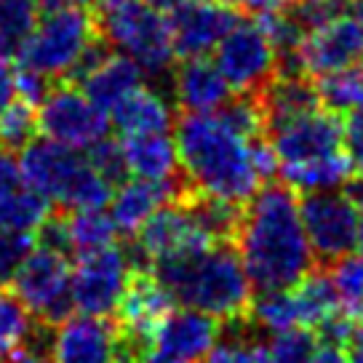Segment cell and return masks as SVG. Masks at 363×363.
Returning a JSON list of instances; mask_svg holds the SVG:
<instances>
[{"instance_id":"cell-1","label":"cell","mask_w":363,"mask_h":363,"mask_svg":"<svg viewBox=\"0 0 363 363\" xmlns=\"http://www.w3.org/2000/svg\"><path fill=\"white\" fill-rule=\"evenodd\" d=\"M182 171L193 195L243 206L278 174L281 160L262 136H246L219 113H187L177 125Z\"/></svg>"},{"instance_id":"cell-2","label":"cell","mask_w":363,"mask_h":363,"mask_svg":"<svg viewBox=\"0 0 363 363\" xmlns=\"http://www.w3.org/2000/svg\"><path fill=\"white\" fill-rule=\"evenodd\" d=\"M235 249L249 272L254 291L291 289L315 267L307 240L302 206L289 184H262L240 211Z\"/></svg>"},{"instance_id":"cell-3","label":"cell","mask_w":363,"mask_h":363,"mask_svg":"<svg viewBox=\"0 0 363 363\" xmlns=\"http://www.w3.org/2000/svg\"><path fill=\"white\" fill-rule=\"evenodd\" d=\"M152 272L174 294L177 305L203 310L227 323L249 315L254 284L230 240L152 262Z\"/></svg>"},{"instance_id":"cell-4","label":"cell","mask_w":363,"mask_h":363,"mask_svg":"<svg viewBox=\"0 0 363 363\" xmlns=\"http://www.w3.org/2000/svg\"><path fill=\"white\" fill-rule=\"evenodd\" d=\"M24 179L48 201L62 203L69 211L78 208H104L113 201V182L104 179L80 150L67 147L57 139H33L22 150Z\"/></svg>"},{"instance_id":"cell-5","label":"cell","mask_w":363,"mask_h":363,"mask_svg":"<svg viewBox=\"0 0 363 363\" xmlns=\"http://www.w3.org/2000/svg\"><path fill=\"white\" fill-rule=\"evenodd\" d=\"M96 43V22L83 3L43 9L35 27L16 45L19 65L45 78L75 75L78 65Z\"/></svg>"},{"instance_id":"cell-6","label":"cell","mask_w":363,"mask_h":363,"mask_svg":"<svg viewBox=\"0 0 363 363\" xmlns=\"http://www.w3.org/2000/svg\"><path fill=\"white\" fill-rule=\"evenodd\" d=\"M102 35L115 51L134 59L147 75L169 72L171 62L177 57L171 19L152 3L134 0L118 9H107L102 19Z\"/></svg>"},{"instance_id":"cell-7","label":"cell","mask_w":363,"mask_h":363,"mask_svg":"<svg viewBox=\"0 0 363 363\" xmlns=\"http://www.w3.org/2000/svg\"><path fill=\"white\" fill-rule=\"evenodd\" d=\"M219 243L214 233L203 225L190 198L160 206L145 225L136 230V240L128 246V257L136 272L147 270V264L166 257L193 254Z\"/></svg>"},{"instance_id":"cell-8","label":"cell","mask_w":363,"mask_h":363,"mask_svg":"<svg viewBox=\"0 0 363 363\" xmlns=\"http://www.w3.org/2000/svg\"><path fill=\"white\" fill-rule=\"evenodd\" d=\"M13 291L30 315L40 323L57 326L75 310L72 302V267L67 254L40 246L30 254L19 275L13 278Z\"/></svg>"},{"instance_id":"cell-9","label":"cell","mask_w":363,"mask_h":363,"mask_svg":"<svg viewBox=\"0 0 363 363\" xmlns=\"http://www.w3.org/2000/svg\"><path fill=\"white\" fill-rule=\"evenodd\" d=\"M38 131L67 147L89 150L107 136L110 118L83 89L62 83L38 104Z\"/></svg>"},{"instance_id":"cell-10","label":"cell","mask_w":363,"mask_h":363,"mask_svg":"<svg viewBox=\"0 0 363 363\" xmlns=\"http://www.w3.org/2000/svg\"><path fill=\"white\" fill-rule=\"evenodd\" d=\"M136 267L128 251L118 246L80 254L72 270V302L86 315H113L123 302Z\"/></svg>"},{"instance_id":"cell-11","label":"cell","mask_w":363,"mask_h":363,"mask_svg":"<svg viewBox=\"0 0 363 363\" xmlns=\"http://www.w3.org/2000/svg\"><path fill=\"white\" fill-rule=\"evenodd\" d=\"M302 206L307 240L313 246L315 259L337 262L355 249L358 238V216L361 206L345 190H320L307 193Z\"/></svg>"},{"instance_id":"cell-12","label":"cell","mask_w":363,"mask_h":363,"mask_svg":"<svg viewBox=\"0 0 363 363\" xmlns=\"http://www.w3.org/2000/svg\"><path fill=\"white\" fill-rule=\"evenodd\" d=\"M214 62L238 94H259L278 75V51L259 24H235L216 45Z\"/></svg>"},{"instance_id":"cell-13","label":"cell","mask_w":363,"mask_h":363,"mask_svg":"<svg viewBox=\"0 0 363 363\" xmlns=\"http://www.w3.org/2000/svg\"><path fill=\"white\" fill-rule=\"evenodd\" d=\"M123 331L107 315H67L51 331L48 363H121Z\"/></svg>"},{"instance_id":"cell-14","label":"cell","mask_w":363,"mask_h":363,"mask_svg":"<svg viewBox=\"0 0 363 363\" xmlns=\"http://www.w3.org/2000/svg\"><path fill=\"white\" fill-rule=\"evenodd\" d=\"M270 131V145L278 152L281 166L313 160L345 147V123L340 113L329 107H318L284 123H275Z\"/></svg>"},{"instance_id":"cell-15","label":"cell","mask_w":363,"mask_h":363,"mask_svg":"<svg viewBox=\"0 0 363 363\" xmlns=\"http://www.w3.org/2000/svg\"><path fill=\"white\" fill-rule=\"evenodd\" d=\"M363 62V30L355 16H337L307 30L299 45V65L305 75H329L337 69L352 67Z\"/></svg>"},{"instance_id":"cell-16","label":"cell","mask_w":363,"mask_h":363,"mask_svg":"<svg viewBox=\"0 0 363 363\" xmlns=\"http://www.w3.org/2000/svg\"><path fill=\"white\" fill-rule=\"evenodd\" d=\"M235 24H238V9L230 0H190V3H184L171 16L177 54L184 59L211 54Z\"/></svg>"},{"instance_id":"cell-17","label":"cell","mask_w":363,"mask_h":363,"mask_svg":"<svg viewBox=\"0 0 363 363\" xmlns=\"http://www.w3.org/2000/svg\"><path fill=\"white\" fill-rule=\"evenodd\" d=\"M142 67L134 59H128L121 51H104L99 43L89 48V54L75 69V78L80 80V89L89 94L94 102L104 107L107 113L115 104L125 99L134 89L142 86Z\"/></svg>"},{"instance_id":"cell-18","label":"cell","mask_w":363,"mask_h":363,"mask_svg":"<svg viewBox=\"0 0 363 363\" xmlns=\"http://www.w3.org/2000/svg\"><path fill=\"white\" fill-rule=\"evenodd\" d=\"M190 195H193L190 184L182 182L179 177L166 182H150L134 177L131 182H121V187L113 193L110 216H113L118 233L136 235V230L145 225L160 206L174 203V201H184Z\"/></svg>"},{"instance_id":"cell-19","label":"cell","mask_w":363,"mask_h":363,"mask_svg":"<svg viewBox=\"0 0 363 363\" xmlns=\"http://www.w3.org/2000/svg\"><path fill=\"white\" fill-rule=\"evenodd\" d=\"M219 334H222L219 318L195 307H182V310L174 307L158 323V329L152 334V345L184 361H198L214 347Z\"/></svg>"},{"instance_id":"cell-20","label":"cell","mask_w":363,"mask_h":363,"mask_svg":"<svg viewBox=\"0 0 363 363\" xmlns=\"http://www.w3.org/2000/svg\"><path fill=\"white\" fill-rule=\"evenodd\" d=\"M174 102L184 113H216L230 102V83L216 62L206 57H187L174 72Z\"/></svg>"},{"instance_id":"cell-21","label":"cell","mask_w":363,"mask_h":363,"mask_svg":"<svg viewBox=\"0 0 363 363\" xmlns=\"http://www.w3.org/2000/svg\"><path fill=\"white\" fill-rule=\"evenodd\" d=\"M113 123L123 136H139V134H166L174 123V107L169 96L160 94L158 89L139 86L125 99L115 104Z\"/></svg>"},{"instance_id":"cell-22","label":"cell","mask_w":363,"mask_h":363,"mask_svg":"<svg viewBox=\"0 0 363 363\" xmlns=\"http://www.w3.org/2000/svg\"><path fill=\"white\" fill-rule=\"evenodd\" d=\"M121 145H123L128 174L136 179L166 182L179 177V150H177V139H171L169 134L125 136Z\"/></svg>"},{"instance_id":"cell-23","label":"cell","mask_w":363,"mask_h":363,"mask_svg":"<svg viewBox=\"0 0 363 363\" xmlns=\"http://www.w3.org/2000/svg\"><path fill=\"white\" fill-rule=\"evenodd\" d=\"M352 166L355 160L347 152V147L334 150L329 155H320L313 160L281 166V177L291 190L299 193H320V190H342L352 179Z\"/></svg>"},{"instance_id":"cell-24","label":"cell","mask_w":363,"mask_h":363,"mask_svg":"<svg viewBox=\"0 0 363 363\" xmlns=\"http://www.w3.org/2000/svg\"><path fill=\"white\" fill-rule=\"evenodd\" d=\"M259 102L262 110H264L267 128L275 123H284L289 118L323 107L318 89L313 83H307L305 75H281V72L259 91Z\"/></svg>"},{"instance_id":"cell-25","label":"cell","mask_w":363,"mask_h":363,"mask_svg":"<svg viewBox=\"0 0 363 363\" xmlns=\"http://www.w3.org/2000/svg\"><path fill=\"white\" fill-rule=\"evenodd\" d=\"M65 219H67L69 243L75 254H91L115 243L118 227L113 216L104 214V208H78V211H69V216Z\"/></svg>"},{"instance_id":"cell-26","label":"cell","mask_w":363,"mask_h":363,"mask_svg":"<svg viewBox=\"0 0 363 363\" xmlns=\"http://www.w3.org/2000/svg\"><path fill=\"white\" fill-rule=\"evenodd\" d=\"M230 323L235 326L214 342V347L203 355V363H270L267 345L257 340L246 318L230 320Z\"/></svg>"},{"instance_id":"cell-27","label":"cell","mask_w":363,"mask_h":363,"mask_svg":"<svg viewBox=\"0 0 363 363\" xmlns=\"http://www.w3.org/2000/svg\"><path fill=\"white\" fill-rule=\"evenodd\" d=\"M320 104L334 113H355L363 110V62L352 67L337 69L329 75H320L315 83Z\"/></svg>"},{"instance_id":"cell-28","label":"cell","mask_w":363,"mask_h":363,"mask_svg":"<svg viewBox=\"0 0 363 363\" xmlns=\"http://www.w3.org/2000/svg\"><path fill=\"white\" fill-rule=\"evenodd\" d=\"M48 216H51V201L30 184H24L22 190L0 201V227H9V230L35 233L43 227Z\"/></svg>"},{"instance_id":"cell-29","label":"cell","mask_w":363,"mask_h":363,"mask_svg":"<svg viewBox=\"0 0 363 363\" xmlns=\"http://www.w3.org/2000/svg\"><path fill=\"white\" fill-rule=\"evenodd\" d=\"M331 286L340 299V310L352 320L363 318V257H342L331 262Z\"/></svg>"},{"instance_id":"cell-30","label":"cell","mask_w":363,"mask_h":363,"mask_svg":"<svg viewBox=\"0 0 363 363\" xmlns=\"http://www.w3.org/2000/svg\"><path fill=\"white\" fill-rule=\"evenodd\" d=\"M35 323L30 310L16 296L0 294V363H9L13 352L33 334Z\"/></svg>"},{"instance_id":"cell-31","label":"cell","mask_w":363,"mask_h":363,"mask_svg":"<svg viewBox=\"0 0 363 363\" xmlns=\"http://www.w3.org/2000/svg\"><path fill=\"white\" fill-rule=\"evenodd\" d=\"M38 134V107L13 99L0 113V147L24 150Z\"/></svg>"},{"instance_id":"cell-32","label":"cell","mask_w":363,"mask_h":363,"mask_svg":"<svg viewBox=\"0 0 363 363\" xmlns=\"http://www.w3.org/2000/svg\"><path fill=\"white\" fill-rule=\"evenodd\" d=\"M318 347V337L307 326L272 331L267 342V358L270 363H307Z\"/></svg>"},{"instance_id":"cell-33","label":"cell","mask_w":363,"mask_h":363,"mask_svg":"<svg viewBox=\"0 0 363 363\" xmlns=\"http://www.w3.org/2000/svg\"><path fill=\"white\" fill-rule=\"evenodd\" d=\"M35 249L38 246H35L33 233L0 227V286L13 284V278L19 275Z\"/></svg>"},{"instance_id":"cell-34","label":"cell","mask_w":363,"mask_h":363,"mask_svg":"<svg viewBox=\"0 0 363 363\" xmlns=\"http://www.w3.org/2000/svg\"><path fill=\"white\" fill-rule=\"evenodd\" d=\"M35 0H0V35L9 45H19L38 22Z\"/></svg>"},{"instance_id":"cell-35","label":"cell","mask_w":363,"mask_h":363,"mask_svg":"<svg viewBox=\"0 0 363 363\" xmlns=\"http://www.w3.org/2000/svg\"><path fill=\"white\" fill-rule=\"evenodd\" d=\"M89 163L94 169L102 174L104 179H110L113 184H121L128 174V166H125V155H123V145L121 142H113L110 136H104L102 142H96L94 147H89Z\"/></svg>"},{"instance_id":"cell-36","label":"cell","mask_w":363,"mask_h":363,"mask_svg":"<svg viewBox=\"0 0 363 363\" xmlns=\"http://www.w3.org/2000/svg\"><path fill=\"white\" fill-rule=\"evenodd\" d=\"M347 6H350V0H296L289 9L294 11V16L305 30H315L320 24L342 16L347 11Z\"/></svg>"},{"instance_id":"cell-37","label":"cell","mask_w":363,"mask_h":363,"mask_svg":"<svg viewBox=\"0 0 363 363\" xmlns=\"http://www.w3.org/2000/svg\"><path fill=\"white\" fill-rule=\"evenodd\" d=\"M48 91H51L48 89V78L40 75V72L24 67V65H19V69L13 72V94H16V99L38 107L45 99Z\"/></svg>"},{"instance_id":"cell-38","label":"cell","mask_w":363,"mask_h":363,"mask_svg":"<svg viewBox=\"0 0 363 363\" xmlns=\"http://www.w3.org/2000/svg\"><path fill=\"white\" fill-rule=\"evenodd\" d=\"M27 179L19 158L13 155V150L0 147V201H6L9 195H13L16 190H22Z\"/></svg>"},{"instance_id":"cell-39","label":"cell","mask_w":363,"mask_h":363,"mask_svg":"<svg viewBox=\"0 0 363 363\" xmlns=\"http://www.w3.org/2000/svg\"><path fill=\"white\" fill-rule=\"evenodd\" d=\"M40 246H48L54 251H62V254H69L72 251V243H69V230H67V219L62 216H48L40 227Z\"/></svg>"},{"instance_id":"cell-40","label":"cell","mask_w":363,"mask_h":363,"mask_svg":"<svg viewBox=\"0 0 363 363\" xmlns=\"http://www.w3.org/2000/svg\"><path fill=\"white\" fill-rule=\"evenodd\" d=\"M345 147L352 155L355 166L363 163V110L350 113L347 123H345Z\"/></svg>"},{"instance_id":"cell-41","label":"cell","mask_w":363,"mask_h":363,"mask_svg":"<svg viewBox=\"0 0 363 363\" xmlns=\"http://www.w3.org/2000/svg\"><path fill=\"white\" fill-rule=\"evenodd\" d=\"M307 363H352V361H350V352L345 350L342 345L323 342V345H318L315 352H313V358Z\"/></svg>"},{"instance_id":"cell-42","label":"cell","mask_w":363,"mask_h":363,"mask_svg":"<svg viewBox=\"0 0 363 363\" xmlns=\"http://www.w3.org/2000/svg\"><path fill=\"white\" fill-rule=\"evenodd\" d=\"M13 99H16V94H13V69H11V65L6 62V54H3V57H0V113H3Z\"/></svg>"},{"instance_id":"cell-43","label":"cell","mask_w":363,"mask_h":363,"mask_svg":"<svg viewBox=\"0 0 363 363\" xmlns=\"http://www.w3.org/2000/svg\"><path fill=\"white\" fill-rule=\"evenodd\" d=\"M235 9H243V11L251 13H267V11H281V9H289L294 0H230Z\"/></svg>"},{"instance_id":"cell-44","label":"cell","mask_w":363,"mask_h":363,"mask_svg":"<svg viewBox=\"0 0 363 363\" xmlns=\"http://www.w3.org/2000/svg\"><path fill=\"white\" fill-rule=\"evenodd\" d=\"M131 363H195V361H184V358H177V355L163 352V350H158V347H155V352L142 350Z\"/></svg>"},{"instance_id":"cell-45","label":"cell","mask_w":363,"mask_h":363,"mask_svg":"<svg viewBox=\"0 0 363 363\" xmlns=\"http://www.w3.org/2000/svg\"><path fill=\"white\" fill-rule=\"evenodd\" d=\"M350 195L358 201V206H361V216H358V238H355V249H358V254L363 257V182H358V184H352L350 187Z\"/></svg>"},{"instance_id":"cell-46","label":"cell","mask_w":363,"mask_h":363,"mask_svg":"<svg viewBox=\"0 0 363 363\" xmlns=\"http://www.w3.org/2000/svg\"><path fill=\"white\" fill-rule=\"evenodd\" d=\"M147 3H152V6H155V9H160V11L174 13L177 9H182L184 3H190V0H147Z\"/></svg>"},{"instance_id":"cell-47","label":"cell","mask_w":363,"mask_h":363,"mask_svg":"<svg viewBox=\"0 0 363 363\" xmlns=\"http://www.w3.org/2000/svg\"><path fill=\"white\" fill-rule=\"evenodd\" d=\"M347 347H361L363 350V318L352 326V337H350V342H347Z\"/></svg>"},{"instance_id":"cell-48","label":"cell","mask_w":363,"mask_h":363,"mask_svg":"<svg viewBox=\"0 0 363 363\" xmlns=\"http://www.w3.org/2000/svg\"><path fill=\"white\" fill-rule=\"evenodd\" d=\"M96 3H99V6H102L104 11H107V9H118V6H125V3H134V0H96Z\"/></svg>"},{"instance_id":"cell-49","label":"cell","mask_w":363,"mask_h":363,"mask_svg":"<svg viewBox=\"0 0 363 363\" xmlns=\"http://www.w3.org/2000/svg\"><path fill=\"white\" fill-rule=\"evenodd\" d=\"M352 13H355V19H358V24H361V30H363V0H355V3H352Z\"/></svg>"},{"instance_id":"cell-50","label":"cell","mask_w":363,"mask_h":363,"mask_svg":"<svg viewBox=\"0 0 363 363\" xmlns=\"http://www.w3.org/2000/svg\"><path fill=\"white\" fill-rule=\"evenodd\" d=\"M361 182H363V163H361Z\"/></svg>"}]
</instances>
